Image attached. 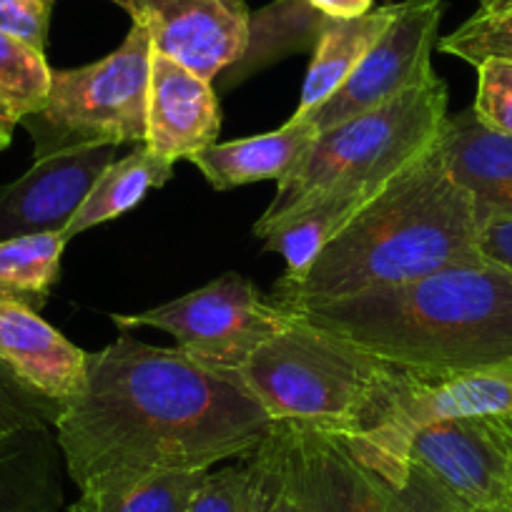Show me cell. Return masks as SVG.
Returning <instances> with one entry per match:
<instances>
[{"label":"cell","instance_id":"ffe728a7","mask_svg":"<svg viewBox=\"0 0 512 512\" xmlns=\"http://www.w3.org/2000/svg\"><path fill=\"white\" fill-rule=\"evenodd\" d=\"M174 166V161L159 156L146 144L134 146L131 154L108 164L106 171L98 176L81 209L63 231V239L71 241L73 236L93 226L121 219L123 214L134 211L151 191L161 189L174 176Z\"/></svg>","mask_w":512,"mask_h":512},{"label":"cell","instance_id":"f546056e","mask_svg":"<svg viewBox=\"0 0 512 512\" xmlns=\"http://www.w3.org/2000/svg\"><path fill=\"white\" fill-rule=\"evenodd\" d=\"M58 0H0V31L46 53L48 28Z\"/></svg>","mask_w":512,"mask_h":512},{"label":"cell","instance_id":"9a60e30c","mask_svg":"<svg viewBox=\"0 0 512 512\" xmlns=\"http://www.w3.org/2000/svg\"><path fill=\"white\" fill-rule=\"evenodd\" d=\"M0 364L58 412L81 392L88 352L68 342L36 309L0 299Z\"/></svg>","mask_w":512,"mask_h":512},{"label":"cell","instance_id":"83f0119b","mask_svg":"<svg viewBox=\"0 0 512 512\" xmlns=\"http://www.w3.org/2000/svg\"><path fill=\"white\" fill-rule=\"evenodd\" d=\"M56 407L38 400L0 364V437L56 422Z\"/></svg>","mask_w":512,"mask_h":512},{"label":"cell","instance_id":"5bb4252c","mask_svg":"<svg viewBox=\"0 0 512 512\" xmlns=\"http://www.w3.org/2000/svg\"><path fill=\"white\" fill-rule=\"evenodd\" d=\"M211 83L184 63L154 51L144 141L151 151L176 164L216 144L221 106Z\"/></svg>","mask_w":512,"mask_h":512},{"label":"cell","instance_id":"44dd1931","mask_svg":"<svg viewBox=\"0 0 512 512\" xmlns=\"http://www.w3.org/2000/svg\"><path fill=\"white\" fill-rule=\"evenodd\" d=\"M367 201L362 196H324L267 231L264 249L282 254L287 264V272L277 282L279 287L297 284Z\"/></svg>","mask_w":512,"mask_h":512},{"label":"cell","instance_id":"d6986e66","mask_svg":"<svg viewBox=\"0 0 512 512\" xmlns=\"http://www.w3.org/2000/svg\"><path fill=\"white\" fill-rule=\"evenodd\" d=\"M397 11H400V3L372 8L369 13L352 18V21H337V18L324 16L317 31V46H314L312 63L307 68L299 106L292 118L309 121L339 91V86L357 68L364 53L374 46L384 28L390 26Z\"/></svg>","mask_w":512,"mask_h":512},{"label":"cell","instance_id":"7a4b0ae2","mask_svg":"<svg viewBox=\"0 0 512 512\" xmlns=\"http://www.w3.org/2000/svg\"><path fill=\"white\" fill-rule=\"evenodd\" d=\"M284 309L422 377L512 367V274L487 259Z\"/></svg>","mask_w":512,"mask_h":512},{"label":"cell","instance_id":"3957f363","mask_svg":"<svg viewBox=\"0 0 512 512\" xmlns=\"http://www.w3.org/2000/svg\"><path fill=\"white\" fill-rule=\"evenodd\" d=\"M480 221L437 144L377 191L297 284L274 287L282 307L352 297L480 262Z\"/></svg>","mask_w":512,"mask_h":512},{"label":"cell","instance_id":"2e32d148","mask_svg":"<svg viewBox=\"0 0 512 512\" xmlns=\"http://www.w3.org/2000/svg\"><path fill=\"white\" fill-rule=\"evenodd\" d=\"M435 144L452 179L470 196L480 226L512 221V136L492 131L467 108L445 118Z\"/></svg>","mask_w":512,"mask_h":512},{"label":"cell","instance_id":"ac0fdd59","mask_svg":"<svg viewBox=\"0 0 512 512\" xmlns=\"http://www.w3.org/2000/svg\"><path fill=\"white\" fill-rule=\"evenodd\" d=\"M61 465L51 425L0 437V512H66Z\"/></svg>","mask_w":512,"mask_h":512},{"label":"cell","instance_id":"4316f807","mask_svg":"<svg viewBox=\"0 0 512 512\" xmlns=\"http://www.w3.org/2000/svg\"><path fill=\"white\" fill-rule=\"evenodd\" d=\"M472 111L492 131L512 136V61L490 58L477 66V96Z\"/></svg>","mask_w":512,"mask_h":512},{"label":"cell","instance_id":"e0dca14e","mask_svg":"<svg viewBox=\"0 0 512 512\" xmlns=\"http://www.w3.org/2000/svg\"><path fill=\"white\" fill-rule=\"evenodd\" d=\"M319 136L312 121L289 118L282 128L249 139L211 144L191 156V164L201 171L216 191H229L236 186L256 181H282L292 174L309 146Z\"/></svg>","mask_w":512,"mask_h":512},{"label":"cell","instance_id":"d6a6232c","mask_svg":"<svg viewBox=\"0 0 512 512\" xmlns=\"http://www.w3.org/2000/svg\"><path fill=\"white\" fill-rule=\"evenodd\" d=\"M492 435L497 437V442L505 450L507 462H510V475H512V420H487Z\"/></svg>","mask_w":512,"mask_h":512},{"label":"cell","instance_id":"5b68a950","mask_svg":"<svg viewBox=\"0 0 512 512\" xmlns=\"http://www.w3.org/2000/svg\"><path fill=\"white\" fill-rule=\"evenodd\" d=\"M445 118L447 86L435 73L395 101L322 131L292 174L279 181L254 234L264 239L267 231L324 196L372 199L435 144Z\"/></svg>","mask_w":512,"mask_h":512},{"label":"cell","instance_id":"8992f818","mask_svg":"<svg viewBox=\"0 0 512 512\" xmlns=\"http://www.w3.org/2000/svg\"><path fill=\"white\" fill-rule=\"evenodd\" d=\"M151 36L134 21L121 46L106 58L53 71L41 111L21 121L33 136V156L46 159L81 146H121L146 141Z\"/></svg>","mask_w":512,"mask_h":512},{"label":"cell","instance_id":"e575fe53","mask_svg":"<svg viewBox=\"0 0 512 512\" xmlns=\"http://www.w3.org/2000/svg\"><path fill=\"white\" fill-rule=\"evenodd\" d=\"M437 512H465V510H437Z\"/></svg>","mask_w":512,"mask_h":512},{"label":"cell","instance_id":"6da1fadb","mask_svg":"<svg viewBox=\"0 0 512 512\" xmlns=\"http://www.w3.org/2000/svg\"><path fill=\"white\" fill-rule=\"evenodd\" d=\"M274 425L239 374L121 334L88 354L86 382L58 410L53 432L68 477L93 492L241 460Z\"/></svg>","mask_w":512,"mask_h":512},{"label":"cell","instance_id":"52a82bcc","mask_svg":"<svg viewBox=\"0 0 512 512\" xmlns=\"http://www.w3.org/2000/svg\"><path fill=\"white\" fill-rule=\"evenodd\" d=\"M292 317L277 299H267L249 279L231 272L161 307L111 319L121 329H161L196 362L236 374Z\"/></svg>","mask_w":512,"mask_h":512},{"label":"cell","instance_id":"8fae6325","mask_svg":"<svg viewBox=\"0 0 512 512\" xmlns=\"http://www.w3.org/2000/svg\"><path fill=\"white\" fill-rule=\"evenodd\" d=\"M284 467L307 512H417L342 435L277 422Z\"/></svg>","mask_w":512,"mask_h":512},{"label":"cell","instance_id":"484cf974","mask_svg":"<svg viewBox=\"0 0 512 512\" xmlns=\"http://www.w3.org/2000/svg\"><path fill=\"white\" fill-rule=\"evenodd\" d=\"M262 465L254 452L236 465L206 472L186 512H262Z\"/></svg>","mask_w":512,"mask_h":512},{"label":"cell","instance_id":"4dcf8cb0","mask_svg":"<svg viewBox=\"0 0 512 512\" xmlns=\"http://www.w3.org/2000/svg\"><path fill=\"white\" fill-rule=\"evenodd\" d=\"M480 254L512 274V221H490L480 229Z\"/></svg>","mask_w":512,"mask_h":512},{"label":"cell","instance_id":"836d02e7","mask_svg":"<svg viewBox=\"0 0 512 512\" xmlns=\"http://www.w3.org/2000/svg\"><path fill=\"white\" fill-rule=\"evenodd\" d=\"M11 139H13V128H8V126H3V123H0V151L11 144Z\"/></svg>","mask_w":512,"mask_h":512},{"label":"cell","instance_id":"9c48e42d","mask_svg":"<svg viewBox=\"0 0 512 512\" xmlns=\"http://www.w3.org/2000/svg\"><path fill=\"white\" fill-rule=\"evenodd\" d=\"M447 420H512V367L422 377L412 372L382 425L364 437L344 440L400 490L407 445L422 427Z\"/></svg>","mask_w":512,"mask_h":512},{"label":"cell","instance_id":"4fadbf2b","mask_svg":"<svg viewBox=\"0 0 512 512\" xmlns=\"http://www.w3.org/2000/svg\"><path fill=\"white\" fill-rule=\"evenodd\" d=\"M118 146L61 151L0 186V241L66 231L98 176L116 161Z\"/></svg>","mask_w":512,"mask_h":512},{"label":"cell","instance_id":"7c38bea8","mask_svg":"<svg viewBox=\"0 0 512 512\" xmlns=\"http://www.w3.org/2000/svg\"><path fill=\"white\" fill-rule=\"evenodd\" d=\"M131 18L144 23L156 53L216 81L244 61L251 16L244 0H123Z\"/></svg>","mask_w":512,"mask_h":512},{"label":"cell","instance_id":"ba28073f","mask_svg":"<svg viewBox=\"0 0 512 512\" xmlns=\"http://www.w3.org/2000/svg\"><path fill=\"white\" fill-rule=\"evenodd\" d=\"M402 492L417 512H512V475L487 420L422 427L402 462Z\"/></svg>","mask_w":512,"mask_h":512},{"label":"cell","instance_id":"d4e9b609","mask_svg":"<svg viewBox=\"0 0 512 512\" xmlns=\"http://www.w3.org/2000/svg\"><path fill=\"white\" fill-rule=\"evenodd\" d=\"M437 48L475 68L490 58L512 61V0H480L477 11Z\"/></svg>","mask_w":512,"mask_h":512},{"label":"cell","instance_id":"1f68e13d","mask_svg":"<svg viewBox=\"0 0 512 512\" xmlns=\"http://www.w3.org/2000/svg\"><path fill=\"white\" fill-rule=\"evenodd\" d=\"M304 3L327 18L352 21V18H359L372 11L374 0H304Z\"/></svg>","mask_w":512,"mask_h":512},{"label":"cell","instance_id":"cb8c5ba5","mask_svg":"<svg viewBox=\"0 0 512 512\" xmlns=\"http://www.w3.org/2000/svg\"><path fill=\"white\" fill-rule=\"evenodd\" d=\"M51 76L46 53L0 31V123L16 128L23 118L41 111L51 91Z\"/></svg>","mask_w":512,"mask_h":512},{"label":"cell","instance_id":"7402d4cb","mask_svg":"<svg viewBox=\"0 0 512 512\" xmlns=\"http://www.w3.org/2000/svg\"><path fill=\"white\" fill-rule=\"evenodd\" d=\"M61 231L0 241V299L41 312L61 279Z\"/></svg>","mask_w":512,"mask_h":512},{"label":"cell","instance_id":"277c9868","mask_svg":"<svg viewBox=\"0 0 512 512\" xmlns=\"http://www.w3.org/2000/svg\"><path fill=\"white\" fill-rule=\"evenodd\" d=\"M236 374L274 422L334 432L347 440L382 425L412 377L297 314Z\"/></svg>","mask_w":512,"mask_h":512},{"label":"cell","instance_id":"f1b7e54d","mask_svg":"<svg viewBox=\"0 0 512 512\" xmlns=\"http://www.w3.org/2000/svg\"><path fill=\"white\" fill-rule=\"evenodd\" d=\"M254 455L256 460H259V465H262V512H307L287 477V467H284L282 455V440H279L277 425L269 432L267 440L256 447Z\"/></svg>","mask_w":512,"mask_h":512},{"label":"cell","instance_id":"30bf717a","mask_svg":"<svg viewBox=\"0 0 512 512\" xmlns=\"http://www.w3.org/2000/svg\"><path fill=\"white\" fill-rule=\"evenodd\" d=\"M442 0H407L374 46L364 53L339 91L309 121L319 134L337 123L395 101L417 83L435 76L432 51L442 23Z\"/></svg>","mask_w":512,"mask_h":512},{"label":"cell","instance_id":"603a6c76","mask_svg":"<svg viewBox=\"0 0 512 512\" xmlns=\"http://www.w3.org/2000/svg\"><path fill=\"white\" fill-rule=\"evenodd\" d=\"M209 470H171L106 487L81 492L66 512H186Z\"/></svg>","mask_w":512,"mask_h":512}]
</instances>
